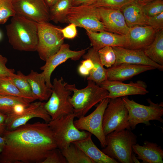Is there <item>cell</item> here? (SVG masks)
I'll return each mask as SVG.
<instances>
[{"label":"cell","mask_w":163,"mask_h":163,"mask_svg":"<svg viewBox=\"0 0 163 163\" xmlns=\"http://www.w3.org/2000/svg\"><path fill=\"white\" fill-rule=\"evenodd\" d=\"M133 150L143 163H163V149L155 143L145 140L142 146L136 143L133 146Z\"/></svg>","instance_id":"21"},{"label":"cell","mask_w":163,"mask_h":163,"mask_svg":"<svg viewBox=\"0 0 163 163\" xmlns=\"http://www.w3.org/2000/svg\"><path fill=\"white\" fill-rule=\"evenodd\" d=\"M74 113L51 120L48 123L52 129L57 146L61 150L71 143L84 139L90 133L77 129L74 124Z\"/></svg>","instance_id":"7"},{"label":"cell","mask_w":163,"mask_h":163,"mask_svg":"<svg viewBox=\"0 0 163 163\" xmlns=\"http://www.w3.org/2000/svg\"><path fill=\"white\" fill-rule=\"evenodd\" d=\"M33 101L24 98L0 94V112L6 114L17 104H30Z\"/></svg>","instance_id":"30"},{"label":"cell","mask_w":163,"mask_h":163,"mask_svg":"<svg viewBox=\"0 0 163 163\" xmlns=\"http://www.w3.org/2000/svg\"><path fill=\"white\" fill-rule=\"evenodd\" d=\"M6 117V114L0 112V136H2L6 129L5 121Z\"/></svg>","instance_id":"41"},{"label":"cell","mask_w":163,"mask_h":163,"mask_svg":"<svg viewBox=\"0 0 163 163\" xmlns=\"http://www.w3.org/2000/svg\"><path fill=\"white\" fill-rule=\"evenodd\" d=\"M48 6L50 8L54 5L59 0H44Z\"/></svg>","instance_id":"46"},{"label":"cell","mask_w":163,"mask_h":163,"mask_svg":"<svg viewBox=\"0 0 163 163\" xmlns=\"http://www.w3.org/2000/svg\"><path fill=\"white\" fill-rule=\"evenodd\" d=\"M110 99L108 98L104 99L91 113L78 118L74 122L75 126L78 129L88 131L94 135L103 148L106 146L105 136L103 129V116Z\"/></svg>","instance_id":"11"},{"label":"cell","mask_w":163,"mask_h":163,"mask_svg":"<svg viewBox=\"0 0 163 163\" xmlns=\"http://www.w3.org/2000/svg\"><path fill=\"white\" fill-rule=\"evenodd\" d=\"M66 23H73L87 31L98 32L106 31L100 20L97 8L92 5L72 6L67 15Z\"/></svg>","instance_id":"9"},{"label":"cell","mask_w":163,"mask_h":163,"mask_svg":"<svg viewBox=\"0 0 163 163\" xmlns=\"http://www.w3.org/2000/svg\"><path fill=\"white\" fill-rule=\"evenodd\" d=\"M95 0H70L72 6L81 5H92Z\"/></svg>","instance_id":"42"},{"label":"cell","mask_w":163,"mask_h":163,"mask_svg":"<svg viewBox=\"0 0 163 163\" xmlns=\"http://www.w3.org/2000/svg\"><path fill=\"white\" fill-rule=\"evenodd\" d=\"M113 48L116 56L113 65L122 63L139 64L151 66L159 71H163V66L152 61L145 54L142 49L131 50L120 46Z\"/></svg>","instance_id":"17"},{"label":"cell","mask_w":163,"mask_h":163,"mask_svg":"<svg viewBox=\"0 0 163 163\" xmlns=\"http://www.w3.org/2000/svg\"><path fill=\"white\" fill-rule=\"evenodd\" d=\"M156 69L144 65L122 63L106 69L107 80L122 82L147 71Z\"/></svg>","instance_id":"18"},{"label":"cell","mask_w":163,"mask_h":163,"mask_svg":"<svg viewBox=\"0 0 163 163\" xmlns=\"http://www.w3.org/2000/svg\"><path fill=\"white\" fill-rule=\"evenodd\" d=\"M82 57L84 59H90L92 61L94 64L93 68L87 78L88 80L93 81L100 86L102 82L107 80L106 69L100 62L97 51L92 47L89 49L87 53H85Z\"/></svg>","instance_id":"25"},{"label":"cell","mask_w":163,"mask_h":163,"mask_svg":"<svg viewBox=\"0 0 163 163\" xmlns=\"http://www.w3.org/2000/svg\"><path fill=\"white\" fill-rule=\"evenodd\" d=\"M155 0H140L138 3L142 5H144L149 2L154 1Z\"/></svg>","instance_id":"48"},{"label":"cell","mask_w":163,"mask_h":163,"mask_svg":"<svg viewBox=\"0 0 163 163\" xmlns=\"http://www.w3.org/2000/svg\"><path fill=\"white\" fill-rule=\"evenodd\" d=\"M133 2H138L140 0H132Z\"/></svg>","instance_id":"49"},{"label":"cell","mask_w":163,"mask_h":163,"mask_svg":"<svg viewBox=\"0 0 163 163\" xmlns=\"http://www.w3.org/2000/svg\"><path fill=\"white\" fill-rule=\"evenodd\" d=\"M143 50L152 61L163 66V29L158 31L153 42Z\"/></svg>","instance_id":"26"},{"label":"cell","mask_w":163,"mask_h":163,"mask_svg":"<svg viewBox=\"0 0 163 163\" xmlns=\"http://www.w3.org/2000/svg\"><path fill=\"white\" fill-rule=\"evenodd\" d=\"M121 11L129 28L136 25H148L147 17L144 13L142 5L138 2H133Z\"/></svg>","instance_id":"24"},{"label":"cell","mask_w":163,"mask_h":163,"mask_svg":"<svg viewBox=\"0 0 163 163\" xmlns=\"http://www.w3.org/2000/svg\"><path fill=\"white\" fill-rule=\"evenodd\" d=\"M26 76L34 97L40 101L48 100L51 95L52 89L46 85L42 73H39L31 70Z\"/></svg>","instance_id":"23"},{"label":"cell","mask_w":163,"mask_h":163,"mask_svg":"<svg viewBox=\"0 0 163 163\" xmlns=\"http://www.w3.org/2000/svg\"><path fill=\"white\" fill-rule=\"evenodd\" d=\"M30 103H19L14 105L6 114L7 117L5 121L6 126L14 119L21 115L25 111Z\"/></svg>","instance_id":"37"},{"label":"cell","mask_w":163,"mask_h":163,"mask_svg":"<svg viewBox=\"0 0 163 163\" xmlns=\"http://www.w3.org/2000/svg\"><path fill=\"white\" fill-rule=\"evenodd\" d=\"M81 64L86 68L90 72L94 67L93 63L92 61L89 58L84 59L81 62Z\"/></svg>","instance_id":"43"},{"label":"cell","mask_w":163,"mask_h":163,"mask_svg":"<svg viewBox=\"0 0 163 163\" xmlns=\"http://www.w3.org/2000/svg\"><path fill=\"white\" fill-rule=\"evenodd\" d=\"M12 0H0V24L5 23L8 18L16 14Z\"/></svg>","instance_id":"33"},{"label":"cell","mask_w":163,"mask_h":163,"mask_svg":"<svg viewBox=\"0 0 163 163\" xmlns=\"http://www.w3.org/2000/svg\"><path fill=\"white\" fill-rule=\"evenodd\" d=\"M122 98L128 111V121L131 129H135L136 126L140 123L149 125L151 120L163 123L162 102L155 103L148 98L147 100L149 105L145 106L130 100L126 96Z\"/></svg>","instance_id":"6"},{"label":"cell","mask_w":163,"mask_h":163,"mask_svg":"<svg viewBox=\"0 0 163 163\" xmlns=\"http://www.w3.org/2000/svg\"><path fill=\"white\" fill-rule=\"evenodd\" d=\"M78 71L80 74L85 76L89 75L90 73V71L82 64L78 67Z\"/></svg>","instance_id":"44"},{"label":"cell","mask_w":163,"mask_h":163,"mask_svg":"<svg viewBox=\"0 0 163 163\" xmlns=\"http://www.w3.org/2000/svg\"><path fill=\"white\" fill-rule=\"evenodd\" d=\"M97 52L100 62L104 66L109 68L115 64L116 56L112 47H104Z\"/></svg>","instance_id":"32"},{"label":"cell","mask_w":163,"mask_h":163,"mask_svg":"<svg viewBox=\"0 0 163 163\" xmlns=\"http://www.w3.org/2000/svg\"><path fill=\"white\" fill-rule=\"evenodd\" d=\"M72 6L70 0H59L49 8V20L53 22L66 23V17Z\"/></svg>","instance_id":"27"},{"label":"cell","mask_w":163,"mask_h":163,"mask_svg":"<svg viewBox=\"0 0 163 163\" xmlns=\"http://www.w3.org/2000/svg\"><path fill=\"white\" fill-rule=\"evenodd\" d=\"M97 8L100 21L106 31L120 35L126 34L129 28L120 10L102 7Z\"/></svg>","instance_id":"16"},{"label":"cell","mask_w":163,"mask_h":163,"mask_svg":"<svg viewBox=\"0 0 163 163\" xmlns=\"http://www.w3.org/2000/svg\"><path fill=\"white\" fill-rule=\"evenodd\" d=\"M100 86L108 91L107 98L109 99L130 95H143L149 92L147 90L146 83L141 80L125 83L122 82L107 80L102 82Z\"/></svg>","instance_id":"14"},{"label":"cell","mask_w":163,"mask_h":163,"mask_svg":"<svg viewBox=\"0 0 163 163\" xmlns=\"http://www.w3.org/2000/svg\"><path fill=\"white\" fill-rule=\"evenodd\" d=\"M61 151L67 163H95L73 142Z\"/></svg>","instance_id":"28"},{"label":"cell","mask_w":163,"mask_h":163,"mask_svg":"<svg viewBox=\"0 0 163 163\" xmlns=\"http://www.w3.org/2000/svg\"><path fill=\"white\" fill-rule=\"evenodd\" d=\"M67 84L62 77L53 79L51 95L47 101L44 103V107L52 120L74 113L70 101L72 92L68 88Z\"/></svg>","instance_id":"5"},{"label":"cell","mask_w":163,"mask_h":163,"mask_svg":"<svg viewBox=\"0 0 163 163\" xmlns=\"http://www.w3.org/2000/svg\"><path fill=\"white\" fill-rule=\"evenodd\" d=\"M90 133L86 138L75 141L74 143L82 150L95 163H118L100 150L93 142Z\"/></svg>","instance_id":"22"},{"label":"cell","mask_w":163,"mask_h":163,"mask_svg":"<svg viewBox=\"0 0 163 163\" xmlns=\"http://www.w3.org/2000/svg\"><path fill=\"white\" fill-rule=\"evenodd\" d=\"M87 49L73 51L70 49L69 45L63 43L59 50L47 59L45 64L40 68L43 71L41 73L45 78L47 85L52 88L51 76L56 67L69 59L74 61L78 60L85 53Z\"/></svg>","instance_id":"13"},{"label":"cell","mask_w":163,"mask_h":163,"mask_svg":"<svg viewBox=\"0 0 163 163\" xmlns=\"http://www.w3.org/2000/svg\"><path fill=\"white\" fill-rule=\"evenodd\" d=\"M44 103L41 101L30 103L21 115L6 126V129L14 130L27 123L30 119L36 117L41 118L45 123H48L51 120V118L45 109Z\"/></svg>","instance_id":"20"},{"label":"cell","mask_w":163,"mask_h":163,"mask_svg":"<svg viewBox=\"0 0 163 163\" xmlns=\"http://www.w3.org/2000/svg\"><path fill=\"white\" fill-rule=\"evenodd\" d=\"M147 17L148 25L159 30L163 29V12L155 16Z\"/></svg>","instance_id":"38"},{"label":"cell","mask_w":163,"mask_h":163,"mask_svg":"<svg viewBox=\"0 0 163 163\" xmlns=\"http://www.w3.org/2000/svg\"><path fill=\"white\" fill-rule=\"evenodd\" d=\"M38 43L37 51L40 59L46 61L56 53L64 43L60 27L48 22L37 23Z\"/></svg>","instance_id":"8"},{"label":"cell","mask_w":163,"mask_h":163,"mask_svg":"<svg viewBox=\"0 0 163 163\" xmlns=\"http://www.w3.org/2000/svg\"><path fill=\"white\" fill-rule=\"evenodd\" d=\"M42 163H67V162L61 150L56 148L49 151Z\"/></svg>","instance_id":"36"},{"label":"cell","mask_w":163,"mask_h":163,"mask_svg":"<svg viewBox=\"0 0 163 163\" xmlns=\"http://www.w3.org/2000/svg\"><path fill=\"white\" fill-rule=\"evenodd\" d=\"M11 79L19 91L27 98L33 101L36 100L34 97L30 84L27 76L21 71H18L10 77Z\"/></svg>","instance_id":"29"},{"label":"cell","mask_w":163,"mask_h":163,"mask_svg":"<svg viewBox=\"0 0 163 163\" xmlns=\"http://www.w3.org/2000/svg\"><path fill=\"white\" fill-rule=\"evenodd\" d=\"M68 88L73 92L70 101L74 109L75 117L84 116L95 105L107 98L108 91L91 80H88L87 86L78 89L75 84H67Z\"/></svg>","instance_id":"3"},{"label":"cell","mask_w":163,"mask_h":163,"mask_svg":"<svg viewBox=\"0 0 163 163\" xmlns=\"http://www.w3.org/2000/svg\"><path fill=\"white\" fill-rule=\"evenodd\" d=\"M2 35L1 33L0 32V39L1 38Z\"/></svg>","instance_id":"50"},{"label":"cell","mask_w":163,"mask_h":163,"mask_svg":"<svg viewBox=\"0 0 163 163\" xmlns=\"http://www.w3.org/2000/svg\"><path fill=\"white\" fill-rule=\"evenodd\" d=\"M132 2V0H95L92 5L96 8L102 7L121 10Z\"/></svg>","instance_id":"34"},{"label":"cell","mask_w":163,"mask_h":163,"mask_svg":"<svg viewBox=\"0 0 163 163\" xmlns=\"http://www.w3.org/2000/svg\"><path fill=\"white\" fill-rule=\"evenodd\" d=\"M0 94L12 95L27 99L16 86L10 77H0Z\"/></svg>","instance_id":"31"},{"label":"cell","mask_w":163,"mask_h":163,"mask_svg":"<svg viewBox=\"0 0 163 163\" xmlns=\"http://www.w3.org/2000/svg\"><path fill=\"white\" fill-rule=\"evenodd\" d=\"M7 58L0 54V77H10L14 74V69H9L6 66Z\"/></svg>","instance_id":"39"},{"label":"cell","mask_w":163,"mask_h":163,"mask_svg":"<svg viewBox=\"0 0 163 163\" xmlns=\"http://www.w3.org/2000/svg\"><path fill=\"white\" fill-rule=\"evenodd\" d=\"M137 138L131 130L114 131L105 136L106 146L101 151L118 163H133V146L136 143Z\"/></svg>","instance_id":"4"},{"label":"cell","mask_w":163,"mask_h":163,"mask_svg":"<svg viewBox=\"0 0 163 163\" xmlns=\"http://www.w3.org/2000/svg\"><path fill=\"white\" fill-rule=\"evenodd\" d=\"M147 17H152L163 12V0H155L142 5Z\"/></svg>","instance_id":"35"},{"label":"cell","mask_w":163,"mask_h":163,"mask_svg":"<svg viewBox=\"0 0 163 163\" xmlns=\"http://www.w3.org/2000/svg\"><path fill=\"white\" fill-rule=\"evenodd\" d=\"M16 14L37 23L48 22L49 7L44 0H12Z\"/></svg>","instance_id":"12"},{"label":"cell","mask_w":163,"mask_h":163,"mask_svg":"<svg viewBox=\"0 0 163 163\" xmlns=\"http://www.w3.org/2000/svg\"><path fill=\"white\" fill-rule=\"evenodd\" d=\"M6 144L5 137L0 136V153L3 151Z\"/></svg>","instance_id":"45"},{"label":"cell","mask_w":163,"mask_h":163,"mask_svg":"<svg viewBox=\"0 0 163 163\" xmlns=\"http://www.w3.org/2000/svg\"><path fill=\"white\" fill-rule=\"evenodd\" d=\"M76 27L74 24L70 23L68 26L63 28H60L59 30L64 38L72 39L77 35Z\"/></svg>","instance_id":"40"},{"label":"cell","mask_w":163,"mask_h":163,"mask_svg":"<svg viewBox=\"0 0 163 163\" xmlns=\"http://www.w3.org/2000/svg\"><path fill=\"white\" fill-rule=\"evenodd\" d=\"M86 33L91 46L97 51L106 46L125 47L126 35H120L106 31L98 32L86 31Z\"/></svg>","instance_id":"19"},{"label":"cell","mask_w":163,"mask_h":163,"mask_svg":"<svg viewBox=\"0 0 163 163\" xmlns=\"http://www.w3.org/2000/svg\"><path fill=\"white\" fill-rule=\"evenodd\" d=\"M128 116V111L121 97L110 99L103 116L105 135L114 131L131 130Z\"/></svg>","instance_id":"10"},{"label":"cell","mask_w":163,"mask_h":163,"mask_svg":"<svg viewBox=\"0 0 163 163\" xmlns=\"http://www.w3.org/2000/svg\"><path fill=\"white\" fill-rule=\"evenodd\" d=\"M132 159L133 163H140V162L139 160L137 157H136L135 153H133L131 156Z\"/></svg>","instance_id":"47"},{"label":"cell","mask_w":163,"mask_h":163,"mask_svg":"<svg viewBox=\"0 0 163 163\" xmlns=\"http://www.w3.org/2000/svg\"><path fill=\"white\" fill-rule=\"evenodd\" d=\"M6 144L0 153V163H42L50 150L57 148L48 123H26L5 129Z\"/></svg>","instance_id":"1"},{"label":"cell","mask_w":163,"mask_h":163,"mask_svg":"<svg viewBox=\"0 0 163 163\" xmlns=\"http://www.w3.org/2000/svg\"><path fill=\"white\" fill-rule=\"evenodd\" d=\"M159 31L149 25H136L133 26L129 28L126 35L125 48L131 50H143L153 42Z\"/></svg>","instance_id":"15"},{"label":"cell","mask_w":163,"mask_h":163,"mask_svg":"<svg viewBox=\"0 0 163 163\" xmlns=\"http://www.w3.org/2000/svg\"><path fill=\"white\" fill-rule=\"evenodd\" d=\"M9 43L13 48L21 51L37 50L38 43L37 23L16 14L6 26Z\"/></svg>","instance_id":"2"}]
</instances>
